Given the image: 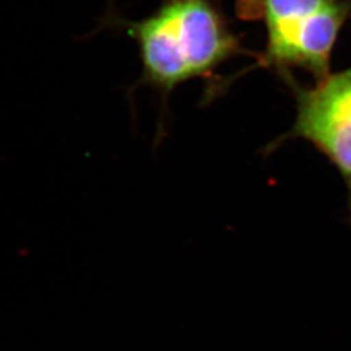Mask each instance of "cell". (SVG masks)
Wrapping results in <instances>:
<instances>
[{
	"label": "cell",
	"instance_id": "cell-1",
	"mask_svg": "<svg viewBox=\"0 0 351 351\" xmlns=\"http://www.w3.org/2000/svg\"><path fill=\"white\" fill-rule=\"evenodd\" d=\"M138 47L139 86L154 88L162 101L155 149L165 137L168 98L194 78L211 77L228 60L249 55L215 0H163L141 20L111 17Z\"/></svg>",
	"mask_w": 351,
	"mask_h": 351
},
{
	"label": "cell",
	"instance_id": "cell-2",
	"mask_svg": "<svg viewBox=\"0 0 351 351\" xmlns=\"http://www.w3.org/2000/svg\"><path fill=\"white\" fill-rule=\"evenodd\" d=\"M246 19L261 21L267 42L256 63L277 75L303 69L319 81L330 73L335 45L351 19V0H239Z\"/></svg>",
	"mask_w": 351,
	"mask_h": 351
},
{
	"label": "cell",
	"instance_id": "cell-3",
	"mask_svg": "<svg viewBox=\"0 0 351 351\" xmlns=\"http://www.w3.org/2000/svg\"><path fill=\"white\" fill-rule=\"evenodd\" d=\"M295 101V120L264 154L269 155L291 139H302L319 151L341 176L348 191L351 223V65L306 88L291 75H278Z\"/></svg>",
	"mask_w": 351,
	"mask_h": 351
}]
</instances>
